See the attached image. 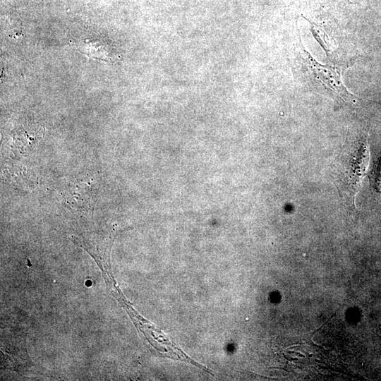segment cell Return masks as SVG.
<instances>
[{"label":"cell","mask_w":381,"mask_h":381,"mask_svg":"<svg viewBox=\"0 0 381 381\" xmlns=\"http://www.w3.org/2000/svg\"><path fill=\"white\" fill-rule=\"evenodd\" d=\"M91 284H92L91 281H87V282H86V285H87V286H90Z\"/></svg>","instance_id":"obj_2"},{"label":"cell","mask_w":381,"mask_h":381,"mask_svg":"<svg viewBox=\"0 0 381 381\" xmlns=\"http://www.w3.org/2000/svg\"><path fill=\"white\" fill-rule=\"evenodd\" d=\"M301 61L310 75L320 80L326 88L335 92L345 102L352 103L356 102V97L347 90L342 83L341 70L339 67L319 64L303 49L301 54Z\"/></svg>","instance_id":"obj_1"}]
</instances>
